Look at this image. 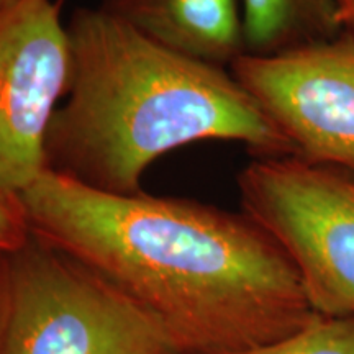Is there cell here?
Wrapping results in <instances>:
<instances>
[{
    "mask_svg": "<svg viewBox=\"0 0 354 354\" xmlns=\"http://www.w3.org/2000/svg\"><path fill=\"white\" fill-rule=\"evenodd\" d=\"M236 354H354V317H322L289 338Z\"/></svg>",
    "mask_w": 354,
    "mask_h": 354,
    "instance_id": "cell-9",
    "label": "cell"
},
{
    "mask_svg": "<svg viewBox=\"0 0 354 354\" xmlns=\"http://www.w3.org/2000/svg\"><path fill=\"white\" fill-rule=\"evenodd\" d=\"M236 183L241 212L286 251L318 315L354 317V176L295 156L258 158Z\"/></svg>",
    "mask_w": 354,
    "mask_h": 354,
    "instance_id": "cell-4",
    "label": "cell"
},
{
    "mask_svg": "<svg viewBox=\"0 0 354 354\" xmlns=\"http://www.w3.org/2000/svg\"><path fill=\"white\" fill-rule=\"evenodd\" d=\"M342 33L335 0H243L246 55H279Z\"/></svg>",
    "mask_w": 354,
    "mask_h": 354,
    "instance_id": "cell-8",
    "label": "cell"
},
{
    "mask_svg": "<svg viewBox=\"0 0 354 354\" xmlns=\"http://www.w3.org/2000/svg\"><path fill=\"white\" fill-rule=\"evenodd\" d=\"M0 354H185L151 313L38 236L6 254Z\"/></svg>",
    "mask_w": 354,
    "mask_h": 354,
    "instance_id": "cell-3",
    "label": "cell"
},
{
    "mask_svg": "<svg viewBox=\"0 0 354 354\" xmlns=\"http://www.w3.org/2000/svg\"><path fill=\"white\" fill-rule=\"evenodd\" d=\"M99 7L192 59L223 68L245 55L238 0H99Z\"/></svg>",
    "mask_w": 354,
    "mask_h": 354,
    "instance_id": "cell-7",
    "label": "cell"
},
{
    "mask_svg": "<svg viewBox=\"0 0 354 354\" xmlns=\"http://www.w3.org/2000/svg\"><path fill=\"white\" fill-rule=\"evenodd\" d=\"M17 2H19V0H0V19H2Z\"/></svg>",
    "mask_w": 354,
    "mask_h": 354,
    "instance_id": "cell-13",
    "label": "cell"
},
{
    "mask_svg": "<svg viewBox=\"0 0 354 354\" xmlns=\"http://www.w3.org/2000/svg\"><path fill=\"white\" fill-rule=\"evenodd\" d=\"M295 158L354 176V38L349 33L230 64Z\"/></svg>",
    "mask_w": 354,
    "mask_h": 354,
    "instance_id": "cell-5",
    "label": "cell"
},
{
    "mask_svg": "<svg viewBox=\"0 0 354 354\" xmlns=\"http://www.w3.org/2000/svg\"><path fill=\"white\" fill-rule=\"evenodd\" d=\"M59 0H19L0 19V190L20 196L46 171L48 128L68 92Z\"/></svg>",
    "mask_w": 354,
    "mask_h": 354,
    "instance_id": "cell-6",
    "label": "cell"
},
{
    "mask_svg": "<svg viewBox=\"0 0 354 354\" xmlns=\"http://www.w3.org/2000/svg\"><path fill=\"white\" fill-rule=\"evenodd\" d=\"M342 17L344 32L354 38V0H335Z\"/></svg>",
    "mask_w": 354,
    "mask_h": 354,
    "instance_id": "cell-11",
    "label": "cell"
},
{
    "mask_svg": "<svg viewBox=\"0 0 354 354\" xmlns=\"http://www.w3.org/2000/svg\"><path fill=\"white\" fill-rule=\"evenodd\" d=\"M66 28L69 84L48 128L46 171L136 196L158 158L197 141H238L259 158L295 156L221 66L167 50L100 7L76 8Z\"/></svg>",
    "mask_w": 354,
    "mask_h": 354,
    "instance_id": "cell-2",
    "label": "cell"
},
{
    "mask_svg": "<svg viewBox=\"0 0 354 354\" xmlns=\"http://www.w3.org/2000/svg\"><path fill=\"white\" fill-rule=\"evenodd\" d=\"M20 198L35 236L141 305L185 354L250 351L322 318L286 251L243 212L112 196L51 171Z\"/></svg>",
    "mask_w": 354,
    "mask_h": 354,
    "instance_id": "cell-1",
    "label": "cell"
},
{
    "mask_svg": "<svg viewBox=\"0 0 354 354\" xmlns=\"http://www.w3.org/2000/svg\"><path fill=\"white\" fill-rule=\"evenodd\" d=\"M32 236L20 196L0 190V251L19 250Z\"/></svg>",
    "mask_w": 354,
    "mask_h": 354,
    "instance_id": "cell-10",
    "label": "cell"
},
{
    "mask_svg": "<svg viewBox=\"0 0 354 354\" xmlns=\"http://www.w3.org/2000/svg\"><path fill=\"white\" fill-rule=\"evenodd\" d=\"M6 254L0 251V335H2L3 312H6Z\"/></svg>",
    "mask_w": 354,
    "mask_h": 354,
    "instance_id": "cell-12",
    "label": "cell"
}]
</instances>
